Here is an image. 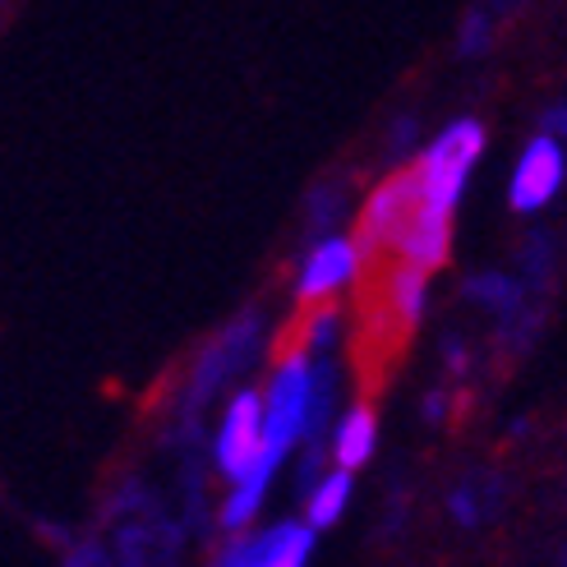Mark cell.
<instances>
[{"label": "cell", "instance_id": "obj_9", "mask_svg": "<svg viewBox=\"0 0 567 567\" xmlns=\"http://www.w3.org/2000/svg\"><path fill=\"white\" fill-rule=\"evenodd\" d=\"M277 466H281V457L264 447L259 457H254V466L236 480V489L226 494V503H221V526H226V530H245V526L254 522V513H259V503H264V494H268V480H272Z\"/></svg>", "mask_w": 567, "mask_h": 567}, {"label": "cell", "instance_id": "obj_11", "mask_svg": "<svg viewBox=\"0 0 567 567\" xmlns=\"http://www.w3.org/2000/svg\"><path fill=\"white\" fill-rule=\"evenodd\" d=\"M347 503H351V471L337 466L332 475H323L315 489H309V507H305V522L315 526V530H328L337 526V517L347 513Z\"/></svg>", "mask_w": 567, "mask_h": 567}, {"label": "cell", "instance_id": "obj_10", "mask_svg": "<svg viewBox=\"0 0 567 567\" xmlns=\"http://www.w3.org/2000/svg\"><path fill=\"white\" fill-rule=\"evenodd\" d=\"M374 443H379V420L370 406H355L342 415V424H337L332 434V457L342 471H360L364 462L374 457Z\"/></svg>", "mask_w": 567, "mask_h": 567}, {"label": "cell", "instance_id": "obj_5", "mask_svg": "<svg viewBox=\"0 0 567 567\" xmlns=\"http://www.w3.org/2000/svg\"><path fill=\"white\" fill-rule=\"evenodd\" d=\"M259 452H264V396L240 392L236 402L226 406V420L217 430V466L231 480H240Z\"/></svg>", "mask_w": 567, "mask_h": 567}, {"label": "cell", "instance_id": "obj_2", "mask_svg": "<svg viewBox=\"0 0 567 567\" xmlns=\"http://www.w3.org/2000/svg\"><path fill=\"white\" fill-rule=\"evenodd\" d=\"M309 424H315V370L305 351H291L264 396V447L287 457V447L309 434Z\"/></svg>", "mask_w": 567, "mask_h": 567}, {"label": "cell", "instance_id": "obj_12", "mask_svg": "<svg viewBox=\"0 0 567 567\" xmlns=\"http://www.w3.org/2000/svg\"><path fill=\"white\" fill-rule=\"evenodd\" d=\"M471 296H475L480 305H494V309H513L522 291H517V281H507V277L489 272V277H475V281H471Z\"/></svg>", "mask_w": 567, "mask_h": 567}, {"label": "cell", "instance_id": "obj_8", "mask_svg": "<svg viewBox=\"0 0 567 567\" xmlns=\"http://www.w3.org/2000/svg\"><path fill=\"white\" fill-rule=\"evenodd\" d=\"M424 296H430V272L415 264H392L379 287V309H383L388 328L411 332L424 315Z\"/></svg>", "mask_w": 567, "mask_h": 567}, {"label": "cell", "instance_id": "obj_13", "mask_svg": "<svg viewBox=\"0 0 567 567\" xmlns=\"http://www.w3.org/2000/svg\"><path fill=\"white\" fill-rule=\"evenodd\" d=\"M452 517H457L462 526H480L485 522V498H480V489L475 485H462V489H452Z\"/></svg>", "mask_w": 567, "mask_h": 567}, {"label": "cell", "instance_id": "obj_6", "mask_svg": "<svg viewBox=\"0 0 567 567\" xmlns=\"http://www.w3.org/2000/svg\"><path fill=\"white\" fill-rule=\"evenodd\" d=\"M355 272H360V249H355V240H323L315 254H309L296 296H300V305H319L323 296L342 291Z\"/></svg>", "mask_w": 567, "mask_h": 567}, {"label": "cell", "instance_id": "obj_15", "mask_svg": "<svg viewBox=\"0 0 567 567\" xmlns=\"http://www.w3.org/2000/svg\"><path fill=\"white\" fill-rule=\"evenodd\" d=\"M545 134H554V138H563L567 134V102H558L549 116H545Z\"/></svg>", "mask_w": 567, "mask_h": 567}, {"label": "cell", "instance_id": "obj_7", "mask_svg": "<svg viewBox=\"0 0 567 567\" xmlns=\"http://www.w3.org/2000/svg\"><path fill=\"white\" fill-rule=\"evenodd\" d=\"M315 526L309 522H281L254 540H240L245 545V567H309L315 558Z\"/></svg>", "mask_w": 567, "mask_h": 567}, {"label": "cell", "instance_id": "obj_4", "mask_svg": "<svg viewBox=\"0 0 567 567\" xmlns=\"http://www.w3.org/2000/svg\"><path fill=\"white\" fill-rule=\"evenodd\" d=\"M563 181H567V153L554 134H540L526 144L517 172H513V194L507 198H513L517 213H540L545 204H554Z\"/></svg>", "mask_w": 567, "mask_h": 567}, {"label": "cell", "instance_id": "obj_3", "mask_svg": "<svg viewBox=\"0 0 567 567\" xmlns=\"http://www.w3.org/2000/svg\"><path fill=\"white\" fill-rule=\"evenodd\" d=\"M420 204V181H415V166L411 172H396L392 181H383L370 204L360 213V226H355V249L360 259H379V254H392V240L396 231L406 226V217L415 213Z\"/></svg>", "mask_w": 567, "mask_h": 567}, {"label": "cell", "instance_id": "obj_14", "mask_svg": "<svg viewBox=\"0 0 567 567\" xmlns=\"http://www.w3.org/2000/svg\"><path fill=\"white\" fill-rule=\"evenodd\" d=\"M462 38H466V42H462L466 51H480V47H485V38H489V23H485V14H475V19L466 23V33H462Z\"/></svg>", "mask_w": 567, "mask_h": 567}, {"label": "cell", "instance_id": "obj_1", "mask_svg": "<svg viewBox=\"0 0 567 567\" xmlns=\"http://www.w3.org/2000/svg\"><path fill=\"white\" fill-rule=\"evenodd\" d=\"M480 153H485V125L480 121H457V125H447L430 153L420 157L415 166V181H420V204H430L439 213H457V198L466 189V176H471V166L480 162Z\"/></svg>", "mask_w": 567, "mask_h": 567}]
</instances>
